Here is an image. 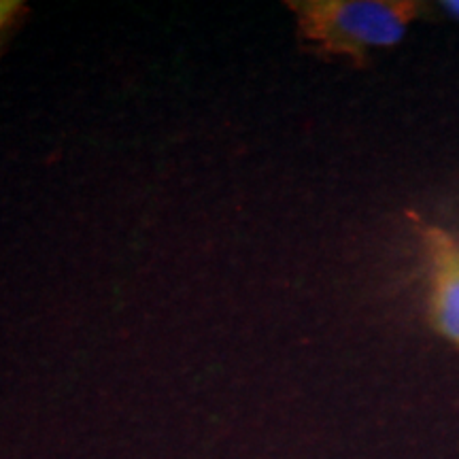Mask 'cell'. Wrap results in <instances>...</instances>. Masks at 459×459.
Returning a JSON list of instances; mask_svg holds the SVG:
<instances>
[{
  "label": "cell",
  "instance_id": "7a4b0ae2",
  "mask_svg": "<svg viewBox=\"0 0 459 459\" xmlns=\"http://www.w3.org/2000/svg\"><path fill=\"white\" fill-rule=\"evenodd\" d=\"M421 237L429 273V321L459 347V238L438 226H428Z\"/></svg>",
  "mask_w": 459,
  "mask_h": 459
},
{
  "label": "cell",
  "instance_id": "3957f363",
  "mask_svg": "<svg viewBox=\"0 0 459 459\" xmlns=\"http://www.w3.org/2000/svg\"><path fill=\"white\" fill-rule=\"evenodd\" d=\"M11 11H13V4H11V3H0V26L4 24V20H7Z\"/></svg>",
  "mask_w": 459,
  "mask_h": 459
},
{
  "label": "cell",
  "instance_id": "6da1fadb",
  "mask_svg": "<svg viewBox=\"0 0 459 459\" xmlns=\"http://www.w3.org/2000/svg\"><path fill=\"white\" fill-rule=\"evenodd\" d=\"M421 9L415 0H319L298 4V15L321 48L361 56L398 45Z\"/></svg>",
  "mask_w": 459,
  "mask_h": 459
},
{
  "label": "cell",
  "instance_id": "277c9868",
  "mask_svg": "<svg viewBox=\"0 0 459 459\" xmlns=\"http://www.w3.org/2000/svg\"><path fill=\"white\" fill-rule=\"evenodd\" d=\"M443 7L449 11L451 15H455V17H459V0H445L443 3Z\"/></svg>",
  "mask_w": 459,
  "mask_h": 459
}]
</instances>
